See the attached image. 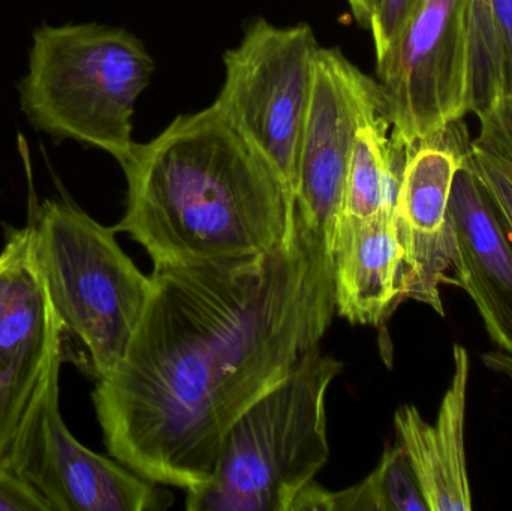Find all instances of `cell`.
<instances>
[{
    "label": "cell",
    "instance_id": "1",
    "mask_svg": "<svg viewBox=\"0 0 512 511\" xmlns=\"http://www.w3.org/2000/svg\"><path fill=\"white\" fill-rule=\"evenodd\" d=\"M333 270L298 215L276 251L155 264L128 350L92 393L111 458L158 485L209 483L234 423L319 347Z\"/></svg>",
    "mask_w": 512,
    "mask_h": 511
},
{
    "label": "cell",
    "instance_id": "2",
    "mask_svg": "<svg viewBox=\"0 0 512 511\" xmlns=\"http://www.w3.org/2000/svg\"><path fill=\"white\" fill-rule=\"evenodd\" d=\"M120 167L128 201L114 230L153 266L265 254L294 231V194L215 104L135 143Z\"/></svg>",
    "mask_w": 512,
    "mask_h": 511
},
{
    "label": "cell",
    "instance_id": "3",
    "mask_svg": "<svg viewBox=\"0 0 512 511\" xmlns=\"http://www.w3.org/2000/svg\"><path fill=\"white\" fill-rule=\"evenodd\" d=\"M153 72L144 42L122 27L42 24L18 83L21 113L54 143L78 141L122 165L135 146V104Z\"/></svg>",
    "mask_w": 512,
    "mask_h": 511
},
{
    "label": "cell",
    "instance_id": "4",
    "mask_svg": "<svg viewBox=\"0 0 512 511\" xmlns=\"http://www.w3.org/2000/svg\"><path fill=\"white\" fill-rule=\"evenodd\" d=\"M30 228L33 257L59 321L63 362L101 380L125 356L152 279L120 248L114 227L72 201H44Z\"/></svg>",
    "mask_w": 512,
    "mask_h": 511
},
{
    "label": "cell",
    "instance_id": "5",
    "mask_svg": "<svg viewBox=\"0 0 512 511\" xmlns=\"http://www.w3.org/2000/svg\"><path fill=\"white\" fill-rule=\"evenodd\" d=\"M342 363L310 350L225 437L215 476L188 489L189 511H292L327 464V395Z\"/></svg>",
    "mask_w": 512,
    "mask_h": 511
},
{
    "label": "cell",
    "instance_id": "6",
    "mask_svg": "<svg viewBox=\"0 0 512 511\" xmlns=\"http://www.w3.org/2000/svg\"><path fill=\"white\" fill-rule=\"evenodd\" d=\"M319 48L309 24L280 27L258 18L224 54V86L213 102L294 198Z\"/></svg>",
    "mask_w": 512,
    "mask_h": 511
},
{
    "label": "cell",
    "instance_id": "7",
    "mask_svg": "<svg viewBox=\"0 0 512 511\" xmlns=\"http://www.w3.org/2000/svg\"><path fill=\"white\" fill-rule=\"evenodd\" d=\"M59 342L21 419L6 461L21 482L41 495L51 511H165L174 495L119 461L87 449L60 413Z\"/></svg>",
    "mask_w": 512,
    "mask_h": 511
},
{
    "label": "cell",
    "instance_id": "8",
    "mask_svg": "<svg viewBox=\"0 0 512 511\" xmlns=\"http://www.w3.org/2000/svg\"><path fill=\"white\" fill-rule=\"evenodd\" d=\"M376 74L400 149L471 113L469 0H420Z\"/></svg>",
    "mask_w": 512,
    "mask_h": 511
},
{
    "label": "cell",
    "instance_id": "9",
    "mask_svg": "<svg viewBox=\"0 0 512 511\" xmlns=\"http://www.w3.org/2000/svg\"><path fill=\"white\" fill-rule=\"evenodd\" d=\"M381 111L385 102L378 81L337 48H319L298 152L295 209L333 257L358 131Z\"/></svg>",
    "mask_w": 512,
    "mask_h": 511
},
{
    "label": "cell",
    "instance_id": "10",
    "mask_svg": "<svg viewBox=\"0 0 512 511\" xmlns=\"http://www.w3.org/2000/svg\"><path fill=\"white\" fill-rule=\"evenodd\" d=\"M462 120L406 147L396 195V225L403 251L405 299L444 317L441 285L451 261L450 198L468 158Z\"/></svg>",
    "mask_w": 512,
    "mask_h": 511
},
{
    "label": "cell",
    "instance_id": "11",
    "mask_svg": "<svg viewBox=\"0 0 512 511\" xmlns=\"http://www.w3.org/2000/svg\"><path fill=\"white\" fill-rule=\"evenodd\" d=\"M57 342L59 321L33 257L32 228H11L0 252V468Z\"/></svg>",
    "mask_w": 512,
    "mask_h": 511
},
{
    "label": "cell",
    "instance_id": "12",
    "mask_svg": "<svg viewBox=\"0 0 512 511\" xmlns=\"http://www.w3.org/2000/svg\"><path fill=\"white\" fill-rule=\"evenodd\" d=\"M450 237L454 284L474 300L493 344L512 356V242L469 153L451 191Z\"/></svg>",
    "mask_w": 512,
    "mask_h": 511
},
{
    "label": "cell",
    "instance_id": "13",
    "mask_svg": "<svg viewBox=\"0 0 512 511\" xmlns=\"http://www.w3.org/2000/svg\"><path fill=\"white\" fill-rule=\"evenodd\" d=\"M468 380V351L456 345L453 380L436 422H426L414 405H403L394 416L397 443L408 455L429 511L472 509L465 447Z\"/></svg>",
    "mask_w": 512,
    "mask_h": 511
},
{
    "label": "cell",
    "instance_id": "14",
    "mask_svg": "<svg viewBox=\"0 0 512 511\" xmlns=\"http://www.w3.org/2000/svg\"><path fill=\"white\" fill-rule=\"evenodd\" d=\"M394 210L364 222L334 249V305L349 323L381 326L405 299Z\"/></svg>",
    "mask_w": 512,
    "mask_h": 511
},
{
    "label": "cell",
    "instance_id": "15",
    "mask_svg": "<svg viewBox=\"0 0 512 511\" xmlns=\"http://www.w3.org/2000/svg\"><path fill=\"white\" fill-rule=\"evenodd\" d=\"M403 155L405 150L397 147L391 138L390 120L385 111L361 126L346 177L336 245L364 222L396 207Z\"/></svg>",
    "mask_w": 512,
    "mask_h": 511
},
{
    "label": "cell",
    "instance_id": "16",
    "mask_svg": "<svg viewBox=\"0 0 512 511\" xmlns=\"http://www.w3.org/2000/svg\"><path fill=\"white\" fill-rule=\"evenodd\" d=\"M292 511H429L420 482L399 443L385 450L363 482L331 492L310 483Z\"/></svg>",
    "mask_w": 512,
    "mask_h": 511
},
{
    "label": "cell",
    "instance_id": "17",
    "mask_svg": "<svg viewBox=\"0 0 512 511\" xmlns=\"http://www.w3.org/2000/svg\"><path fill=\"white\" fill-rule=\"evenodd\" d=\"M495 0H469V111H489L501 96Z\"/></svg>",
    "mask_w": 512,
    "mask_h": 511
},
{
    "label": "cell",
    "instance_id": "18",
    "mask_svg": "<svg viewBox=\"0 0 512 511\" xmlns=\"http://www.w3.org/2000/svg\"><path fill=\"white\" fill-rule=\"evenodd\" d=\"M469 159L501 212L512 242V158L481 140L469 144Z\"/></svg>",
    "mask_w": 512,
    "mask_h": 511
},
{
    "label": "cell",
    "instance_id": "19",
    "mask_svg": "<svg viewBox=\"0 0 512 511\" xmlns=\"http://www.w3.org/2000/svg\"><path fill=\"white\" fill-rule=\"evenodd\" d=\"M418 3L420 0H376L369 24L376 62L387 56Z\"/></svg>",
    "mask_w": 512,
    "mask_h": 511
},
{
    "label": "cell",
    "instance_id": "20",
    "mask_svg": "<svg viewBox=\"0 0 512 511\" xmlns=\"http://www.w3.org/2000/svg\"><path fill=\"white\" fill-rule=\"evenodd\" d=\"M478 140L507 153L512 158V98H499L480 117Z\"/></svg>",
    "mask_w": 512,
    "mask_h": 511
},
{
    "label": "cell",
    "instance_id": "21",
    "mask_svg": "<svg viewBox=\"0 0 512 511\" xmlns=\"http://www.w3.org/2000/svg\"><path fill=\"white\" fill-rule=\"evenodd\" d=\"M493 5L501 66L499 98H512V0H495Z\"/></svg>",
    "mask_w": 512,
    "mask_h": 511
},
{
    "label": "cell",
    "instance_id": "22",
    "mask_svg": "<svg viewBox=\"0 0 512 511\" xmlns=\"http://www.w3.org/2000/svg\"><path fill=\"white\" fill-rule=\"evenodd\" d=\"M0 511H51L38 492L0 468Z\"/></svg>",
    "mask_w": 512,
    "mask_h": 511
},
{
    "label": "cell",
    "instance_id": "23",
    "mask_svg": "<svg viewBox=\"0 0 512 511\" xmlns=\"http://www.w3.org/2000/svg\"><path fill=\"white\" fill-rule=\"evenodd\" d=\"M483 362L487 368L499 372L512 380V356L504 351H492V353L483 354Z\"/></svg>",
    "mask_w": 512,
    "mask_h": 511
},
{
    "label": "cell",
    "instance_id": "24",
    "mask_svg": "<svg viewBox=\"0 0 512 511\" xmlns=\"http://www.w3.org/2000/svg\"><path fill=\"white\" fill-rule=\"evenodd\" d=\"M348 5L351 8L355 21L361 27L369 29L370 18H372L373 11H375L376 0H348Z\"/></svg>",
    "mask_w": 512,
    "mask_h": 511
}]
</instances>
